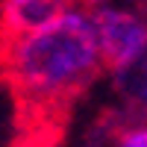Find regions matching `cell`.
<instances>
[{
	"label": "cell",
	"instance_id": "2",
	"mask_svg": "<svg viewBox=\"0 0 147 147\" xmlns=\"http://www.w3.org/2000/svg\"><path fill=\"white\" fill-rule=\"evenodd\" d=\"M91 21L97 32L100 59L109 71L136 59L147 47V18H141L132 9L103 3V6H94Z\"/></svg>",
	"mask_w": 147,
	"mask_h": 147
},
{
	"label": "cell",
	"instance_id": "7",
	"mask_svg": "<svg viewBox=\"0 0 147 147\" xmlns=\"http://www.w3.org/2000/svg\"><path fill=\"white\" fill-rule=\"evenodd\" d=\"M144 9H147V0H144Z\"/></svg>",
	"mask_w": 147,
	"mask_h": 147
},
{
	"label": "cell",
	"instance_id": "6",
	"mask_svg": "<svg viewBox=\"0 0 147 147\" xmlns=\"http://www.w3.org/2000/svg\"><path fill=\"white\" fill-rule=\"evenodd\" d=\"M74 3H80V6H85V9H94V6H103V3H109V0H74Z\"/></svg>",
	"mask_w": 147,
	"mask_h": 147
},
{
	"label": "cell",
	"instance_id": "5",
	"mask_svg": "<svg viewBox=\"0 0 147 147\" xmlns=\"http://www.w3.org/2000/svg\"><path fill=\"white\" fill-rule=\"evenodd\" d=\"M88 147H147V118L106 115V118H100L97 129L91 132Z\"/></svg>",
	"mask_w": 147,
	"mask_h": 147
},
{
	"label": "cell",
	"instance_id": "3",
	"mask_svg": "<svg viewBox=\"0 0 147 147\" xmlns=\"http://www.w3.org/2000/svg\"><path fill=\"white\" fill-rule=\"evenodd\" d=\"M65 9V0H0V38L24 35L50 24Z\"/></svg>",
	"mask_w": 147,
	"mask_h": 147
},
{
	"label": "cell",
	"instance_id": "4",
	"mask_svg": "<svg viewBox=\"0 0 147 147\" xmlns=\"http://www.w3.org/2000/svg\"><path fill=\"white\" fill-rule=\"evenodd\" d=\"M112 82L129 115L147 118V47L129 62L112 68Z\"/></svg>",
	"mask_w": 147,
	"mask_h": 147
},
{
	"label": "cell",
	"instance_id": "1",
	"mask_svg": "<svg viewBox=\"0 0 147 147\" xmlns=\"http://www.w3.org/2000/svg\"><path fill=\"white\" fill-rule=\"evenodd\" d=\"M100 68L97 32L85 6H65L44 27L0 38V80L15 100V144L50 147Z\"/></svg>",
	"mask_w": 147,
	"mask_h": 147
}]
</instances>
